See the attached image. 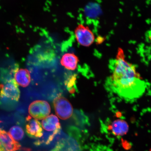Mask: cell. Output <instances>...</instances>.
<instances>
[{
	"instance_id": "6da1fadb",
	"label": "cell",
	"mask_w": 151,
	"mask_h": 151,
	"mask_svg": "<svg viewBox=\"0 0 151 151\" xmlns=\"http://www.w3.org/2000/svg\"><path fill=\"white\" fill-rule=\"evenodd\" d=\"M109 68L111 75L106 84L109 91L127 102L136 101L144 95L146 83L138 72L135 65L126 59L121 49L109 62Z\"/></svg>"
},
{
	"instance_id": "7a4b0ae2",
	"label": "cell",
	"mask_w": 151,
	"mask_h": 151,
	"mask_svg": "<svg viewBox=\"0 0 151 151\" xmlns=\"http://www.w3.org/2000/svg\"><path fill=\"white\" fill-rule=\"evenodd\" d=\"M28 111L32 117L37 120H42L49 116L51 109L50 106L47 101L37 100L30 104Z\"/></svg>"
},
{
	"instance_id": "3957f363",
	"label": "cell",
	"mask_w": 151,
	"mask_h": 151,
	"mask_svg": "<svg viewBox=\"0 0 151 151\" xmlns=\"http://www.w3.org/2000/svg\"><path fill=\"white\" fill-rule=\"evenodd\" d=\"M0 90L1 98L16 101L19 99L20 91L14 79H10L4 84L0 85Z\"/></svg>"
},
{
	"instance_id": "277c9868",
	"label": "cell",
	"mask_w": 151,
	"mask_h": 151,
	"mask_svg": "<svg viewBox=\"0 0 151 151\" xmlns=\"http://www.w3.org/2000/svg\"><path fill=\"white\" fill-rule=\"evenodd\" d=\"M74 35L77 42L83 46L89 47L95 40L93 32L88 26L82 24H79L76 28Z\"/></svg>"
},
{
	"instance_id": "5b68a950",
	"label": "cell",
	"mask_w": 151,
	"mask_h": 151,
	"mask_svg": "<svg viewBox=\"0 0 151 151\" xmlns=\"http://www.w3.org/2000/svg\"><path fill=\"white\" fill-rule=\"evenodd\" d=\"M53 104L56 114L61 119L67 120L72 115V106L65 98L59 96L54 100Z\"/></svg>"
},
{
	"instance_id": "8992f818",
	"label": "cell",
	"mask_w": 151,
	"mask_h": 151,
	"mask_svg": "<svg viewBox=\"0 0 151 151\" xmlns=\"http://www.w3.org/2000/svg\"><path fill=\"white\" fill-rule=\"evenodd\" d=\"M21 146L8 132L0 129V151H17Z\"/></svg>"
},
{
	"instance_id": "52a82bcc",
	"label": "cell",
	"mask_w": 151,
	"mask_h": 151,
	"mask_svg": "<svg viewBox=\"0 0 151 151\" xmlns=\"http://www.w3.org/2000/svg\"><path fill=\"white\" fill-rule=\"evenodd\" d=\"M25 128L26 133L31 138H37L43 135L42 126L40 122L31 116L26 117Z\"/></svg>"
},
{
	"instance_id": "ba28073f",
	"label": "cell",
	"mask_w": 151,
	"mask_h": 151,
	"mask_svg": "<svg viewBox=\"0 0 151 151\" xmlns=\"http://www.w3.org/2000/svg\"><path fill=\"white\" fill-rule=\"evenodd\" d=\"M108 129L116 136L126 135L129 130V126L125 120L118 119L113 121L108 126Z\"/></svg>"
},
{
	"instance_id": "9c48e42d",
	"label": "cell",
	"mask_w": 151,
	"mask_h": 151,
	"mask_svg": "<svg viewBox=\"0 0 151 151\" xmlns=\"http://www.w3.org/2000/svg\"><path fill=\"white\" fill-rule=\"evenodd\" d=\"M14 80L17 83L22 87L29 86L31 82V75L26 69L16 67L14 70Z\"/></svg>"
},
{
	"instance_id": "30bf717a",
	"label": "cell",
	"mask_w": 151,
	"mask_h": 151,
	"mask_svg": "<svg viewBox=\"0 0 151 151\" xmlns=\"http://www.w3.org/2000/svg\"><path fill=\"white\" fill-rule=\"evenodd\" d=\"M43 129L48 132L57 134L61 128L59 120L55 115L52 114L43 119L42 122Z\"/></svg>"
},
{
	"instance_id": "8fae6325",
	"label": "cell",
	"mask_w": 151,
	"mask_h": 151,
	"mask_svg": "<svg viewBox=\"0 0 151 151\" xmlns=\"http://www.w3.org/2000/svg\"><path fill=\"white\" fill-rule=\"evenodd\" d=\"M61 65L69 70H74L76 69L79 62L78 58L74 53H66L61 60Z\"/></svg>"
},
{
	"instance_id": "7c38bea8",
	"label": "cell",
	"mask_w": 151,
	"mask_h": 151,
	"mask_svg": "<svg viewBox=\"0 0 151 151\" xmlns=\"http://www.w3.org/2000/svg\"><path fill=\"white\" fill-rule=\"evenodd\" d=\"M9 133L13 139L16 141L21 140L24 135L23 129L18 126H12L9 129Z\"/></svg>"
},
{
	"instance_id": "4fadbf2b",
	"label": "cell",
	"mask_w": 151,
	"mask_h": 151,
	"mask_svg": "<svg viewBox=\"0 0 151 151\" xmlns=\"http://www.w3.org/2000/svg\"><path fill=\"white\" fill-rule=\"evenodd\" d=\"M76 80V77L75 75H73L70 77L68 80L67 81L66 83V85L69 91L70 92H74L75 90L74 88V86L75 84Z\"/></svg>"
},
{
	"instance_id": "5bb4252c",
	"label": "cell",
	"mask_w": 151,
	"mask_h": 151,
	"mask_svg": "<svg viewBox=\"0 0 151 151\" xmlns=\"http://www.w3.org/2000/svg\"><path fill=\"white\" fill-rule=\"evenodd\" d=\"M146 37L147 40L150 43L151 48V28L147 32Z\"/></svg>"
},
{
	"instance_id": "9a60e30c",
	"label": "cell",
	"mask_w": 151,
	"mask_h": 151,
	"mask_svg": "<svg viewBox=\"0 0 151 151\" xmlns=\"http://www.w3.org/2000/svg\"><path fill=\"white\" fill-rule=\"evenodd\" d=\"M150 151H151V150H150Z\"/></svg>"
}]
</instances>
